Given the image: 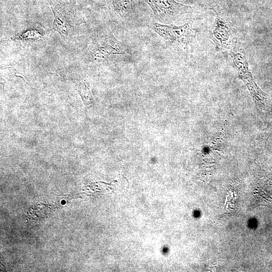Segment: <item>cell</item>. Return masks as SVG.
<instances>
[{
  "label": "cell",
  "instance_id": "cell-1",
  "mask_svg": "<svg viewBox=\"0 0 272 272\" xmlns=\"http://www.w3.org/2000/svg\"><path fill=\"white\" fill-rule=\"evenodd\" d=\"M229 50L232 65L248 89L258 110L262 112L265 110L268 95L256 84L249 69L245 50L236 41Z\"/></svg>",
  "mask_w": 272,
  "mask_h": 272
},
{
  "label": "cell",
  "instance_id": "cell-2",
  "mask_svg": "<svg viewBox=\"0 0 272 272\" xmlns=\"http://www.w3.org/2000/svg\"><path fill=\"white\" fill-rule=\"evenodd\" d=\"M152 29L161 36L168 44L176 50L188 54L194 42L196 30L190 23L177 26L152 23Z\"/></svg>",
  "mask_w": 272,
  "mask_h": 272
},
{
  "label": "cell",
  "instance_id": "cell-3",
  "mask_svg": "<svg viewBox=\"0 0 272 272\" xmlns=\"http://www.w3.org/2000/svg\"><path fill=\"white\" fill-rule=\"evenodd\" d=\"M88 52L90 61L96 63L107 61L112 54L126 53L125 47L111 32L105 33L93 42L89 47Z\"/></svg>",
  "mask_w": 272,
  "mask_h": 272
},
{
  "label": "cell",
  "instance_id": "cell-4",
  "mask_svg": "<svg viewBox=\"0 0 272 272\" xmlns=\"http://www.w3.org/2000/svg\"><path fill=\"white\" fill-rule=\"evenodd\" d=\"M152 9L156 19L169 23L183 14L192 11L190 6L179 3L175 0H144Z\"/></svg>",
  "mask_w": 272,
  "mask_h": 272
},
{
  "label": "cell",
  "instance_id": "cell-5",
  "mask_svg": "<svg viewBox=\"0 0 272 272\" xmlns=\"http://www.w3.org/2000/svg\"><path fill=\"white\" fill-rule=\"evenodd\" d=\"M215 13V20L211 33V38L218 50L230 49L235 41H233L231 24L225 14L211 8Z\"/></svg>",
  "mask_w": 272,
  "mask_h": 272
},
{
  "label": "cell",
  "instance_id": "cell-6",
  "mask_svg": "<svg viewBox=\"0 0 272 272\" xmlns=\"http://www.w3.org/2000/svg\"><path fill=\"white\" fill-rule=\"evenodd\" d=\"M49 3L54 17L53 29L61 36H70L75 25L72 21L71 12L63 5L53 3L51 1Z\"/></svg>",
  "mask_w": 272,
  "mask_h": 272
},
{
  "label": "cell",
  "instance_id": "cell-7",
  "mask_svg": "<svg viewBox=\"0 0 272 272\" xmlns=\"http://www.w3.org/2000/svg\"><path fill=\"white\" fill-rule=\"evenodd\" d=\"M112 7L119 17L126 18L129 17L133 11L131 0H111Z\"/></svg>",
  "mask_w": 272,
  "mask_h": 272
},
{
  "label": "cell",
  "instance_id": "cell-8",
  "mask_svg": "<svg viewBox=\"0 0 272 272\" xmlns=\"http://www.w3.org/2000/svg\"><path fill=\"white\" fill-rule=\"evenodd\" d=\"M77 88L78 92L81 96L82 99L86 102L90 103L92 101V96L90 89L89 83L83 79H79L78 81Z\"/></svg>",
  "mask_w": 272,
  "mask_h": 272
},
{
  "label": "cell",
  "instance_id": "cell-9",
  "mask_svg": "<svg viewBox=\"0 0 272 272\" xmlns=\"http://www.w3.org/2000/svg\"><path fill=\"white\" fill-rule=\"evenodd\" d=\"M269 131H270L269 134H270L272 133V127L270 129V130H269Z\"/></svg>",
  "mask_w": 272,
  "mask_h": 272
}]
</instances>
